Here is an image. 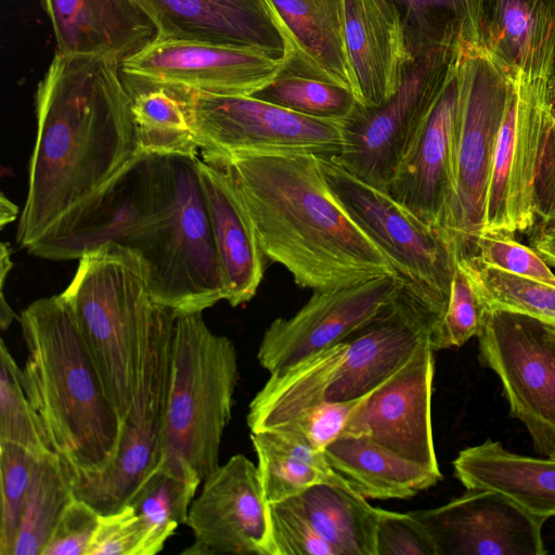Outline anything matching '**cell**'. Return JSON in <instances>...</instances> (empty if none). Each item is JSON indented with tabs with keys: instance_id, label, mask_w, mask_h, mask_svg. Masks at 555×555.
<instances>
[{
	"instance_id": "cell-6",
	"label": "cell",
	"mask_w": 555,
	"mask_h": 555,
	"mask_svg": "<svg viewBox=\"0 0 555 555\" xmlns=\"http://www.w3.org/2000/svg\"><path fill=\"white\" fill-rule=\"evenodd\" d=\"M172 371L160 467L201 482L219 466L238 382L233 341L216 334L203 312L176 319Z\"/></svg>"
},
{
	"instance_id": "cell-12",
	"label": "cell",
	"mask_w": 555,
	"mask_h": 555,
	"mask_svg": "<svg viewBox=\"0 0 555 555\" xmlns=\"http://www.w3.org/2000/svg\"><path fill=\"white\" fill-rule=\"evenodd\" d=\"M479 361L500 378L513 417L534 449L555 459V325L501 309H485Z\"/></svg>"
},
{
	"instance_id": "cell-9",
	"label": "cell",
	"mask_w": 555,
	"mask_h": 555,
	"mask_svg": "<svg viewBox=\"0 0 555 555\" xmlns=\"http://www.w3.org/2000/svg\"><path fill=\"white\" fill-rule=\"evenodd\" d=\"M456 77L455 196L447 234L466 253L482 229L488 182L513 80L469 44L462 48Z\"/></svg>"
},
{
	"instance_id": "cell-46",
	"label": "cell",
	"mask_w": 555,
	"mask_h": 555,
	"mask_svg": "<svg viewBox=\"0 0 555 555\" xmlns=\"http://www.w3.org/2000/svg\"><path fill=\"white\" fill-rule=\"evenodd\" d=\"M100 514L75 496L55 525L42 555H87Z\"/></svg>"
},
{
	"instance_id": "cell-37",
	"label": "cell",
	"mask_w": 555,
	"mask_h": 555,
	"mask_svg": "<svg viewBox=\"0 0 555 555\" xmlns=\"http://www.w3.org/2000/svg\"><path fill=\"white\" fill-rule=\"evenodd\" d=\"M253 96L307 117L340 122L360 104L346 87L280 74Z\"/></svg>"
},
{
	"instance_id": "cell-30",
	"label": "cell",
	"mask_w": 555,
	"mask_h": 555,
	"mask_svg": "<svg viewBox=\"0 0 555 555\" xmlns=\"http://www.w3.org/2000/svg\"><path fill=\"white\" fill-rule=\"evenodd\" d=\"M287 500L337 555H377L380 508L369 504L351 488L318 483Z\"/></svg>"
},
{
	"instance_id": "cell-51",
	"label": "cell",
	"mask_w": 555,
	"mask_h": 555,
	"mask_svg": "<svg viewBox=\"0 0 555 555\" xmlns=\"http://www.w3.org/2000/svg\"><path fill=\"white\" fill-rule=\"evenodd\" d=\"M555 325V324H554Z\"/></svg>"
},
{
	"instance_id": "cell-48",
	"label": "cell",
	"mask_w": 555,
	"mask_h": 555,
	"mask_svg": "<svg viewBox=\"0 0 555 555\" xmlns=\"http://www.w3.org/2000/svg\"><path fill=\"white\" fill-rule=\"evenodd\" d=\"M529 246L546 262L555 268V215L537 222L526 232Z\"/></svg>"
},
{
	"instance_id": "cell-29",
	"label": "cell",
	"mask_w": 555,
	"mask_h": 555,
	"mask_svg": "<svg viewBox=\"0 0 555 555\" xmlns=\"http://www.w3.org/2000/svg\"><path fill=\"white\" fill-rule=\"evenodd\" d=\"M348 340L270 374L247 413L250 433L279 428L327 400L346 359Z\"/></svg>"
},
{
	"instance_id": "cell-8",
	"label": "cell",
	"mask_w": 555,
	"mask_h": 555,
	"mask_svg": "<svg viewBox=\"0 0 555 555\" xmlns=\"http://www.w3.org/2000/svg\"><path fill=\"white\" fill-rule=\"evenodd\" d=\"M319 159L333 194L384 254L397 276L444 313L460 254L456 244L387 192L361 181L331 158Z\"/></svg>"
},
{
	"instance_id": "cell-4",
	"label": "cell",
	"mask_w": 555,
	"mask_h": 555,
	"mask_svg": "<svg viewBox=\"0 0 555 555\" xmlns=\"http://www.w3.org/2000/svg\"><path fill=\"white\" fill-rule=\"evenodd\" d=\"M26 359L20 378L52 452L73 480L105 472L120 441L121 417L105 395L75 317L63 298H39L20 314Z\"/></svg>"
},
{
	"instance_id": "cell-39",
	"label": "cell",
	"mask_w": 555,
	"mask_h": 555,
	"mask_svg": "<svg viewBox=\"0 0 555 555\" xmlns=\"http://www.w3.org/2000/svg\"><path fill=\"white\" fill-rule=\"evenodd\" d=\"M36 455L12 443H0V555H13Z\"/></svg>"
},
{
	"instance_id": "cell-47",
	"label": "cell",
	"mask_w": 555,
	"mask_h": 555,
	"mask_svg": "<svg viewBox=\"0 0 555 555\" xmlns=\"http://www.w3.org/2000/svg\"><path fill=\"white\" fill-rule=\"evenodd\" d=\"M537 220L555 215V113L535 184Z\"/></svg>"
},
{
	"instance_id": "cell-2",
	"label": "cell",
	"mask_w": 555,
	"mask_h": 555,
	"mask_svg": "<svg viewBox=\"0 0 555 555\" xmlns=\"http://www.w3.org/2000/svg\"><path fill=\"white\" fill-rule=\"evenodd\" d=\"M120 62L55 52L36 92L37 137L16 232L25 249L67 231L140 156Z\"/></svg>"
},
{
	"instance_id": "cell-11",
	"label": "cell",
	"mask_w": 555,
	"mask_h": 555,
	"mask_svg": "<svg viewBox=\"0 0 555 555\" xmlns=\"http://www.w3.org/2000/svg\"><path fill=\"white\" fill-rule=\"evenodd\" d=\"M202 159L238 155L311 154L337 156L340 121L307 117L253 95H218L189 90Z\"/></svg>"
},
{
	"instance_id": "cell-1",
	"label": "cell",
	"mask_w": 555,
	"mask_h": 555,
	"mask_svg": "<svg viewBox=\"0 0 555 555\" xmlns=\"http://www.w3.org/2000/svg\"><path fill=\"white\" fill-rule=\"evenodd\" d=\"M197 159L141 154L67 231L27 251L74 260L112 242L139 255L154 300L177 317L225 300Z\"/></svg>"
},
{
	"instance_id": "cell-17",
	"label": "cell",
	"mask_w": 555,
	"mask_h": 555,
	"mask_svg": "<svg viewBox=\"0 0 555 555\" xmlns=\"http://www.w3.org/2000/svg\"><path fill=\"white\" fill-rule=\"evenodd\" d=\"M430 339L369 393L340 437H365L434 470H440L433 437L435 357Z\"/></svg>"
},
{
	"instance_id": "cell-18",
	"label": "cell",
	"mask_w": 555,
	"mask_h": 555,
	"mask_svg": "<svg viewBox=\"0 0 555 555\" xmlns=\"http://www.w3.org/2000/svg\"><path fill=\"white\" fill-rule=\"evenodd\" d=\"M427 529L438 555H543L545 519L483 489L429 509L412 512Z\"/></svg>"
},
{
	"instance_id": "cell-25",
	"label": "cell",
	"mask_w": 555,
	"mask_h": 555,
	"mask_svg": "<svg viewBox=\"0 0 555 555\" xmlns=\"http://www.w3.org/2000/svg\"><path fill=\"white\" fill-rule=\"evenodd\" d=\"M199 180L225 284V300L249 301L263 279L266 256L250 214L225 169L197 159Z\"/></svg>"
},
{
	"instance_id": "cell-20",
	"label": "cell",
	"mask_w": 555,
	"mask_h": 555,
	"mask_svg": "<svg viewBox=\"0 0 555 555\" xmlns=\"http://www.w3.org/2000/svg\"><path fill=\"white\" fill-rule=\"evenodd\" d=\"M457 101L455 69L386 191L422 221L446 234L455 196Z\"/></svg>"
},
{
	"instance_id": "cell-5",
	"label": "cell",
	"mask_w": 555,
	"mask_h": 555,
	"mask_svg": "<svg viewBox=\"0 0 555 555\" xmlns=\"http://www.w3.org/2000/svg\"><path fill=\"white\" fill-rule=\"evenodd\" d=\"M61 295L122 418L137 391L147 336L165 308L152 296L146 267L133 250L104 243L79 258Z\"/></svg>"
},
{
	"instance_id": "cell-24",
	"label": "cell",
	"mask_w": 555,
	"mask_h": 555,
	"mask_svg": "<svg viewBox=\"0 0 555 555\" xmlns=\"http://www.w3.org/2000/svg\"><path fill=\"white\" fill-rule=\"evenodd\" d=\"M267 2L279 20L286 41L280 75L339 85L356 94L345 39V0Z\"/></svg>"
},
{
	"instance_id": "cell-28",
	"label": "cell",
	"mask_w": 555,
	"mask_h": 555,
	"mask_svg": "<svg viewBox=\"0 0 555 555\" xmlns=\"http://www.w3.org/2000/svg\"><path fill=\"white\" fill-rule=\"evenodd\" d=\"M331 467L365 499H409L442 479L440 470L365 437H339L325 450Z\"/></svg>"
},
{
	"instance_id": "cell-14",
	"label": "cell",
	"mask_w": 555,
	"mask_h": 555,
	"mask_svg": "<svg viewBox=\"0 0 555 555\" xmlns=\"http://www.w3.org/2000/svg\"><path fill=\"white\" fill-rule=\"evenodd\" d=\"M283 66L256 48L159 37L120 63L135 82L218 95H253Z\"/></svg>"
},
{
	"instance_id": "cell-23",
	"label": "cell",
	"mask_w": 555,
	"mask_h": 555,
	"mask_svg": "<svg viewBox=\"0 0 555 555\" xmlns=\"http://www.w3.org/2000/svg\"><path fill=\"white\" fill-rule=\"evenodd\" d=\"M345 39L358 101L384 105L412 59L399 10L390 0H345Z\"/></svg>"
},
{
	"instance_id": "cell-31",
	"label": "cell",
	"mask_w": 555,
	"mask_h": 555,
	"mask_svg": "<svg viewBox=\"0 0 555 555\" xmlns=\"http://www.w3.org/2000/svg\"><path fill=\"white\" fill-rule=\"evenodd\" d=\"M268 503L294 498L318 483L350 488L318 451L301 437L282 428L250 433Z\"/></svg>"
},
{
	"instance_id": "cell-10",
	"label": "cell",
	"mask_w": 555,
	"mask_h": 555,
	"mask_svg": "<svg viewBox=\"0 0 555 555\" xmlns=\"http://www.w3.org/2000/svg\"><path fill=\"white\" fill-rule=\"evenodd\" d=\"M176 319L171 310L164 308L147 336L137 391L121 418L114 462L100 475L74 481L76 496L99 514L112 513L128 504L160 463Z\"/></svg>"
},
{
	"instance_id": "cell-41",
	"label": "cell",
	"mask_w": 555,
	"mask_h": 555,
	"mask_svg": "<svg viewBox=\"0 0 555 555\" xmlns=\"http://www.w3.org/2000/svg\"><path fill=\"white\" fill-rule=\"evenodd\" d=\"M468 253L488 266L555 286L551 267L530 246L518 242L514 233L482 231Z\"/></svg>"
},
{
	"instance_id": "cell-36",
	"label": "cell",
	"mask_w": 555,
	"mask_h": 555,
	"mask_svg": "<svg viewBox=\"0 0 555 555\" xmlns=\"http://www.w3.org/2000/svg\"><path fill=\"white\" fill-rule=\"evenodd\" d=\"M457 260L469 276L485 309L524 313L555 324V286L483 263L472 253Z\"/></svg>"
},
{
	"instance_id": "cell-3",
	"label": "cell",
	"mask_w": 555,
	"mask_h": 555,
	"mask_svg": "<svg viewBox=\"0 0 555 555\" xmlns=\"http://www.w3.org/2000/svg\"><path fill=\"white\" fill-rule=\"evenodd\" d=\"M231 176L267 258L296 285L322 289L396 271L333 194L311 154H253L208 162Z\"/></svg>"
},
{
	"instance_id": "cell-15",
	"label": "cell",
	"mask_w": 555,
	"mask_h": 555,
	"mask_svg": "<svg viewBox=\"0 0 555 555\" xmlns=\"http://www.w3.org/2000/svg\"><path fill=\"white\" fill-rule=\"evenodd\" d=\"M401 285L398 276L382 275L314 289L294 315L267 327L257 351L259 364L272 374L348 339L384 310Z\"/></svg>"
},
{
	"instance_id": "cell-44",
	"label": "cell",
	"mask_w": 555,
	"mask_h": 555,
	"mask_svg": "<svg viewBox=\"0 0 555 555\" xmlns=\"http://www.w3.org/2000/svg\"><path fill=\"white\" fill-rule=\"evenodd\" d=\"M377 555H438L436 545L422 521L412 512L380 508Z\"/></svg>"
},
{
	"instance_id": "cell-34",
	"label": "cell",
	"mask_w": 555,
	"mask_h": 555,
	"mask_svg": "<svg viewBox=\"0 0 555 555\" xmlns=\"http://www.w3.org/2000/svg\"><path fill=\"white\" fill-rule=\"evenodd\" d=\"M199 485L198 480L176 475L158 465L139 486L128 502L143 529L139 555L159 553L178 526L186 524Z\"/></svg>"
},
{
	"instance_id": "cell-27",
	"label": "cell",
	"mask_w": 555,
	"mask_h": 555,
	"mask_svg": "<svg viewBox=\"0 0 555 555\" xmlns=\"http://www.w3.org/2000/svg\"><path fill=\"white\" fill-rule=\"evenodd\" d=\"M454 473L466 489L496 492L521 509L547 520L555 516V459L527 456L487 439L462 450Z\"/></svg>"
},
{
	"instance_id": "cell-32",
	"label": "cell",
	"mask_w": 555,
	"mask_h": 555,
	"mask_svg": "<svg viewBox=\"0 0 555 555\" xmlns=\"http://www.w3.org/2000/svg\"><path fill=\"white\" fill-rule=\"evenodd\" d=\"M128 90L140 154L196 157L189 90L133 81Z\"/></svg>"
},
{
	"instance_id": "cell-33",
	"label": "cell",
	"mask_w": 555,
	"mask_h": 555,
	"mask_svg": "<svg viewBox=\"0 0 555 555\" xmlns=\"http://www.w3.org/2000/svg\"><path fill=\"white\" fill-rule=\"evenodd\" d=\"M76 496L73 475L54 452L36 457L13 555H42L67 505Z\"/></svg>"
},
{
	"instance_id": "cell-21",
	"label": "cell",
	"mask_w": 555,
	"mask_h": 555,
	"mask_svg": "<svg viewBox=\"0 0 555 555\" xmlns=\"http://www.w3.org/2000/svg\"><path fill=\"white\" fill-rule=\"evenodd\" d=\"M159 38L260 49L284 59L286 41L267 0H132Z\"/></svg>"
},
{
	"instance_id": "cell-49",
	"label": "cell",
	"mask_w": 555,
	"mask_h": 555,
	"mask_svg": "<svg viewBox=\"0 0 555 555\" xmlns=\"http://www.w3.org/2000/svg\"><path fill=\"white\" fill-rule=\"evenodd\" d=\"M18 215L17 206L11 202L3 193L0 195V224L1 229L16 220Z\"/></svg>"
},
{
	"instance_id": "cell-38",
	"label": "cell",
	"mask_w": 555,
	"mask_h": 555,
	"mask_svg": "<svg viewBox=\"0 0 555 555\" xmlns=\"http://www.w3.org/2000/svg\"><path fill=\"white\" fill-rule=\"evenodd\" d=\"M0 443L20 446L36 456L52 452L20 378L21 367L1 339Z\"/></svg>"
},
{
	"instance_id": "cell-22",
	"label": "cell",
	"mask_w": 555,
	"mask_h": 555,
	"mask_svg": "<svg viewBox=\"0 0 555 555\" xmlns=\"http://www.w3.org/2000/svg\"><path fill=\"white\" fill-rule=\"evenodd\" d=\"M477 48L511 80L555 93V0H480Z\"/></svg>"
},
{
	"instance_id": "cell-43",
	"label": "cell",
	"mask_w": 555,
	"mask_h": 555,
	"mask_svg": "<svg viewBox=\"0 0 555 555\" xmlns=\"http://www.w3.org/2000/svg\"><path fill=\"white\" fill-rule=\"evenodd\" d=\"M370 392L354 399L323 401L279 428L292 431L315 450L324 452L341 436L349 418Z\"/></svg>"
},
{
	"instance_id": "cell-13",
	"label": "cell",
	"mask_w": 555,
	"mask_h": 555,
	"mask_svg": "<svg viewBox=\"0 0 555 555\" xmlns=\"http://www.w3.org/2000/svg\"><path fill=\"white\" fill-rule=\"evenodd\" d=\"M555 113L547 87L513 80L488 182L482 231L526 233L535 222V184Z\"/></svg>"
},
{
	"instance_id": "cell-42",
	"label": "cell",
	"mask_w": 555,
	"mask_h": 555,
	"mask_svg": "<svg viewBox=\"0 0 555 555\" xmlns=\"http://www.w3.org/2000/svg\"><path fill=\"white\" fill-rule=\"evenodd\" d=\"M268 511L273 555H337L288 500L269 503Z\"/></svg>"
},
{
	"instance_id": "cell-50",
	"label": "cell",
	"mask_w": 555,
	"mask_h": 555,
	"mask_svg": "<svg viewBox=\"0 0 555 555\" xmlns=\"http://www.w3.org/2000/svg\"><path fill=\"white\" fill-rule=\"evenodd\" d=\"M18 317L13 309L10 307V305L7 302L4 297V291H1L0 296V327L2 331H5L13 320L17 319Z\"/></svg>"
},
{
	"instance_id": "cell-45",
	"label": "cell",
	"mask_w": 555,
	"mask_h": 555,
	"mask_svg": "<svg viewBox=\"0 0 555 555\" xmlns=\"http://www.w3.org/2000/svg\"><path fill=\"white\" fill-rule=\"evenodd\" d=\"M143 540L140 519L131 504L100 514L87 555H139Z\"/></svg>"
},
{
	"instance_id": "cell-40",
	"label": "cell",
	"mask_w": 555,
	"mask_h": 555,
	"mask_svg": "<svg viewBox=\"0 0 555 555\" xmlns=\"http://www.w3.org/2000/svg\"><path fill=\"white\" fill-rule=\"evenodd\" d=\"M483 308L468 274L455 261L448 306L444 315L431 335L434 350L461 347L478 335Z\"/></svg>"
},
{
	"instance_id": "cell-26",
	"label": "cell",
	"mask_w": 555,
	"mask_h": 555,
	"mask_svg": "<svg viewBox=\"0 0 555 555\" xmlns=\"http://www.w3.org/2000/svg\"><path fill=\"white\" fill-rule=\"evenodd\" d=\"M56 52L100 54L120 63L156 36L149 16L132 0H42Z\"/></svg>"
},
{
	"instance_id": "cell-16",
	"label": "cell",
	"mask_w": 555,
	"mask_h": 555,
	"mask_svg": "<svg viewBox=\"0 0 555 555\" xmlns=\"http://www.w3.org/2000/svg\"><path fill=\"white\" fill-rule=\"evenodd\" d=\"M268 502L258 466L244 454L219 464L191 503L185 555H273Z\"/></svg>"
},
{
	"instance_id": "cell-7",
	"label": "cell",
	"mask_w": 555,
	"mask_h": 555,
	"mask_svg": "<svg viewBox=\"0 0 555 555\" xmlns=\"http://www.w3.org/2000/svg\"><path fill=\"white\" fill-rule=\"evenodd\" d=\"M450 39L412 56L393 96L378 107L359 104L341 121L343 146L333 158L361 181L386 192L420 128L454 74L462 48Z\"/></svg>"
},
{
	"instance_id": "cell-19",
	"label": "cell",
	"mask_w": 555,
	"mask_h": 555,
	"mask_svg": "<svg viewBox=\"0 0 555 555\" xmlns=\"http://www.w3.org/2000/svg\"><path fill=\"white\" fill-rule=\"evenodd\" d=\"M443 314L402 282L384 310L347 339V356L327 400L354 399L374 390L431 338Z\"/></svg>"
},
{
	"instance_id": "cell-35",
	"label": "cell",
	"mask_w": 555,
	"mask_h": 555,
	"mask_svg": "<svg viewBox=\"0 0 555 555\" xmlns=\"http://www.w3.org/2000/svg\"><path fill=\"white\" fill-rule=\"evenodd\" d=\"M399 10L411 56L461 39L477 47L480 0H390Z\"/></svg>"
}]
</instances>
